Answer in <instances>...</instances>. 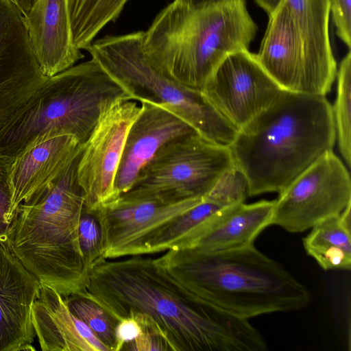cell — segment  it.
I'll return each mask as SVG.
<instances>
[{
    "mask_svg": "<svg viewBox=\"0 0 351 351\" xmlns=\"http://www.w3.org/2000/svg\"><path fill=\"white\" fill-rule=\"evenodd\" d=\"M102 258L90 269L82 293L117 321L132 317L173 351H265L248 321L208 305L183 289L156 258Z\"/></svg>",
    "mask_w": 351,
    "mask_h": 351,
    "instance_id": "1",
    "label": "cell"
},
{
    "mask_svg": "<svg viewBox=\"0 0 351 351\" xmlns=\"http://www.w3.org/2000/svg\"><path fill=\"white\" fill-rule=\"evenodd\" d=\"M336 133L326 96L282 90L272 104L237 131L228 146L245 176L248 196L281 191L326 152Z\"/></svg>",
    "mask_w": 351,
    "mask_h": 351,
    "instance_id": "2",
    "label": "cell"
},
{
    "mask_svg": "<svg viewBox=\"0 0 351 351\" xmlns=\"http://www.w3.org/2000/svg\"><path fill=\"white\" fill-rule=\"evenodd\" d=\"M156 261L196 299L239 318L298 311L311 301L307 288L254 245L217 252L172 248Z\"/></svg>",
    "mask_w": 351,
    "mask_h": 351,
    "instance_id": "3",
    "label": "cell"
},
{
    "mask_svg": "<svg viewBox=\"0 0 351 351\" xmlns=\"http://www.w3.org/2000/svg\"><path fill=\"white\" fill-rule=\"evenodd\" d=\"M80 156L50 187L18 206L6 235L14 254L40 284L65 298L86 291L89 272L78 240L85 209L77 180Z\"/></svg>",
    "mask_w": 351,
    "mask_h": 351,
    "instance_id": "4",
    "label": "cell"
},
{
    "mask_svg": "<svg viewBox=\"0 0 351 351\" xmlns=\"http://www.w3.org/2000/svg\"><path fill=\"white\" fill-rule=\"evenodd\" d=\"M121 98L131 99L93 58L47 77L0 132V164L8 165L34 136L50 129L84 144L102 113Z\"/></svg>",
    "mask_w": 351,
    "mask_h": 351,
    "instance_id": "5",
    "label": "cell"
},
{
    "mask_svg": "<svg viewBox=\"0 0 351 351\" xmlns=\"http://www.w3.org/2000/svg\"><path fill=\"white\" fill-rule=\"evenodd\" d=\"M258 27L245 0H228L204 7L182 3L162 33L165 54L184 84L202 90L230 55L249 50Z\"/></svg>",
    "mask_w": 351,
    "mask_h": 351,
    "instance_id": "6",
    "label": "cell"
},
{
    "mask_svg": "<svg viewBox=\"0 0 351 351\" xmlns=\"http://www.w3.org/2000/svg\"><path fill=\"white\" fill-rule=\"evenodd\" d=\"M142 36L143 31L106 36L94 40L86 51L126 88L132 100H147L162 105L204 138L229 146L238 130L201 90L186 87L156 71L144 57Z\"/></svg>",
    "mask_w": 351,
    "mask_h": 351,
    "instance_id": "7",
    "label": "cell"
},
{
    "mask_svg": "<svg viewBox=\"0 0 351 351\" xmlns=\"http://www.w3.org/2000/svg\"><path fill=\"white\" fill-rule=\"evenodd\" d=\"M232 167L228 146L193 132L164 145L119 197L166 202L204 197Z\"/></svg>",
    "mask_w": 351,
    "mask_h": 351,
    "instance_id": "8",
    "label": "cell"
},
{
    "mask_svg": "<svg viewBox=\"0 0 351 351\" xmlns=\"http://www.w3.org/2000/svg\"><path fill=\"white\" fill-rule=\"evenodd\" d=\"M348 167L328 151L295 178L274 200L271 225L302 232L351 204Z\"/></svg>",
    "mask_w": 351,
    "mask_h": 351,
    "instance_id": "9",
    "label": "cell"
},
{
    "mask_svg": "<svg viewBox=\"0 0 351 351\" xmlns=\"http://www.w3.org/2000/svg\"><path fill=\"white\" fill-rule=\"evenodd\" d=\"M137 101L118 99L101 115L77 165L85 209L94 210L117 199L115 182L128 132L139 114Z\"/></svg>",
    "mask_w": 351,
    "mask_h": 351,
    "instance_id": "10",
    "label": "cell"
},
{
    "mask_svg": "<svg viewBox=\"0 0 351 351\" xmlns=\"http://www.w3.org/2000/svg\"><path fill=\"white\" fill-rule=\"evenodd\" d=\"M204 197L166 202L119 197L92 210L101 232L104 258L143 255L149 240Z\"/></svg>",
    "mask_w": 351,
    "mask_h": 351,
    "instance_id": "11",
    "label": "cell"
},
{
    "mask_svg": "<svg viewBox=\"0 0 351 351\" xmlns=\"http://www.w3.org/2000/svg\"><path fill=\"white\" fill-rule=\"evenodd\" d=\"M201 90L239 130L269 107L282 89L256 54L243 50L228 56Z\"/></svg>",
    "mask_w": 351,
    "mask_h": 351,
    "instance_id": "12",
    "label": "cell"
},
{
    "mask_svg": "<svg viewBox=\"0 0 351 351\" xmlns=\"http://www.w3.org/2000/svg\"><path fill=\"white\" fill-rule=\"evenodd\" d=\"M82 149L83 145L75 136L55 129L34 136L7 165L10 196L8 223L20 204L50 187Z\"/></svg>",
    "mask_w": 351,
    "mask_h": 351,
    "instance_id": "13",
    "label": "cell"
},
{
    "mask_svg": "<svg viewBox=\"0 0 351 351\" xmlns=\"http://www.w3.org/2000/svg\"><path fill=\"white\" fill-rule=\"evenodd\" d=\"M38 64L23 17L0 3V132L47 80Z\"/></svg>",
    "mask_w": 351,
    "mask_h": 351,
    "instance_id": "14",
    "label": "cell"
},
{
    "mask_svg": "<svg viewBox=\"0 0 351 351\" xmlns=\"http://www.w3.org/2000/svg\"><path fill=\"white\" fill-rule=\"evenodd\" d=\"M41 284L0 238V351L35 350L32 311Z\"/></svg>",
    "mask_w": 351,
    "mask_h": 351,
    "instance_id": "15",
    "label": "cell"
},
{
    "mask_svg": "<svg viewBox=\"0 0 351 351\" xmlns=\"http://www.w3.org/2000/svg\"><path fill=\"white\" fill-rule=\"evenodd\" d=\"M141 109L128 132L115 182L119 197L132 187L142 169L167 143L196 132L159 104L140 100Z\"/></svg>",
    "mask_w": 351,
    "mask_h": 351,
    "instance_id": "16",
    "label": "cell"
},
{
    "mask_svg": "<svg viewBox=\"0 0 351 351\" xmlns=\"http://www.w3.org/2000/svg\"><path fill=\"white\" fill-rule=\"evenodd\" d=\"M285 1L302 49L307 95L326 96L337 72L329 36V0Z\"/></svg>",
    "mask_w": 351,
    "mask_h": 351,
    "instance_id": "17",
    "label": "cell"
},
{
    "mask_svg": "<svg viewBox=\"0 0 351 351\" xmlns=\"http://www.w3.org/2000/svg\"><path fill=\"white\" fill-rule=\"evenodd\" d=\"M274 207V200H261L224 208L206 219L173 248L217 252L254 245L261 232L271 225Z\"/></svg>",
    "mask_w": 351,
    "mask_h": 351,
    "instance_id": "18",
    "label": "cell"
},
{
    "mask_svg": "<svg viewBox=\"0 0 351 351\" xmlns=\"http://www.w3.org/2000/svg\"><path fill=\"white\" fill-rule=\"evenodd\" d=\"M23 19L35 57L45 77H52L84 58L73 42L69 0H38Z\"/></svg>",
    "mask_w": 351,
    "mask_h": 351,
    "instance_id": "19",
    "label": "cell"
},
{
    "mask_svg": "<svg viewBox=\"0 0 351 351\" xmlns=\"http://www.w3.org/2000/svg\"><path fill=\"white\" fill-rule=\"evenodd\" d=\"M32 322L43 351H108L89 327L75 316L56 290L40 287Z\"/></svg>",
    "mask_w": 351,
    "mask_h": 351,
    "instance_id": "20",
    "label": "cell"
},
{
    "mask_svg": "<svg viewBox=\"0 0 351 351\" xmlns=\"http://www.w3.org/2000/svg\"><path fill=\"white\" fill-rule=\"evenodd\" d=\"M256 57L282 90L307 95L302 49L285 0L269 16L267 27Z\"/></svg>",
    "mask_w": 351,
    "mask_h": 351,
    "instance_id": "21",
    "label": "cell"
},
{
    "mask_svg": "<svg viewBox=\"0 0 351 351\" xmlns=\"http://www.w3.org/2000/svg\"><path fill=\"white\" fill-rule=\"evenodd\" d=\"M243 194L237 181L222 176L203 200L161 229L146 245L143 255L173 248L206 219L217 211L243 202Z\"/></svg>",
    "mask_w": 351,
    "mask_h": 351,
    "instance_id": "22",
    "label": "cell"
},
{
    "mask_svg": "<svg viewBox=\"0 0 351 351\" xmlns=\"http://www.w3.org/2000/svg\"><path fill=\"white\" fill-rule=\"evenodd\" d=\"M304 248L324 270L351 269V204L311 228Z\"/></svg>",
    "mask_w": 351,
    "mask_h": 351,
    "instance_id": "23",
    "label": "cell"
},
{
    "mask_svg": "<svg viewBox=\"0 0 351 351\" xmlns=\"http://www.w3.org/2000/svg\"><path fill=\"white\" fill-rule=\"evenodd\" d=\"M129 0H69L72 39L78 49H86L99 32L120 15Z\"/></svg>",
    "mask_w": 351,
    "mask_h": 351,
    "instance_id": "24",
    "label": "cell"
},
{
    "mask_svg": "<svg viewBox=\"0 0 351 351\" xmlns=\"http://www.w3.org/2000/svg\"><path fill=\"white\" fill-rule=\"evenodd\" d=\"M337 94L332 111L336 141L348 168L351 165V52L341 60L337 72Z\"/></svg>",
    "mask_w": 351,
    "mask_h": 351,
    "instance_id": "25",
    "label": "cell"
},
{
    "mask_svg": "<svg viewBox=\"0 0 351 351\" xmlns=\"http://www.w3.org/2000/svg\"><path fill=\"white\" fill-rule=\"evenodd\" d=\"M65 299L71 312L89 327L108 351H115V328L118 321L97 302L82 293Z\"/></svg>",
    "mask_w": 351,
    "mask_h": 351,
    "instance_id": "26",
    "label": "cell"
},
{
    "mask_svg": "<svg viewBox=\"0 0 351 351\" xmlns=\"http://www.w3.org/2000/svg\"><path fill=\"white\" fill-rule=\"evenodd\" d=\"M80 247L86 268H90L104 258L101 232L98 220L92 210L84 209L78 226Z\"/></svg>",
    "mask_w": 351,
    "mask_h": 351,
    "instance_id": "27",
    "label": "cell"
},
{
    "mask_svg": "<svg viewBox=\"0 0 351 351\" xmlns=\"http://www.w3.org/2000/svg\"><path fill=\"white\" fill-rule=\"evenodd\" d=\"M329 5L336 34L350 50L351 0H329Z\"/></svg>",
    "mask_w": 351,
    "mask_h": 351,
    "instance_id": "28",
    "label": "cell"
},
{
    "mask_svg": "<svg viewBox=\"0 0 351 351\" xmlns=\"http://www.w3.org/2000/svg\"><path fill=\"white\" fill-rule=\"evenodd\" d=\"M143 330V326L132 317L119 321L115 328V351L122 350L125 345L136 339L142 333Z\"/></svg>",
    "mask_w": 351,
    "mask_h": 351,
    "instance_id": "29",
    "label": "cell"
},
{
    "mask_svg": "<svg viewBox=\"0 0 351 351\" xmlns=\"http://www.w3.org/2000/svg\"><path fill=\"white\" fill-rule=\"evenodd\" d=\"M6 167L0 166V238L7 235L10 226L8 217L10 196L6 182Z\"/></svg>",
    "mask_w": 351,
    "mask_h": 351,
    "instance_id": "30",
    "label": "cell"
},
{
    "mask_svg": "<svg viewBox=\"0 0 351 351\" xmlns=\"http://www.w3.org/2000/svg\"><path fill=\"white\" fill-rule=\"evenodd\" d=\"M124 346H126L125 349L128 350H168L166 345L160 337L145 328H143L142 333L136 339Z\"/></svg>",
    "mask_w": 351,
    "mask_h": 351,
    "instance_id": "31",
    "label": "cell"
},
{
    "mask_svg": "<svg viewBox=\"0 0 351 351\" xmlns=\"http://www.w3.org/2000/svg\"><path fill=\"white\" fill-rule=\"evenodd\" d=\"M38 0H11L23 16H25L34 8Z\"/></svg>",
    "mask_w": 351,
    "mask_h": 351,
    "instance_id": "32",
    "label": "cell"
},
{
    "mask_svg": "<svg viewBox=\"0 0 351 351\" xmlns=\"http://www.w3.org/2000/svg\"><path fill=\"white\" fill-rule=\"evenodd\" d=\"M268 16H270L282 0H253Z\"/></svg>",
    "mask_w": 351,
    "mask_h": 351,
    "instance_id": "33",
    "label": "cell"
},
{
    "mask_svg": "<svg viewBox=\"0 0 351 351\" xmlns=\"http://www.w3.org/2000/svg\"><path fill=\"white\" fill-rule=\"evenodd\" d=\"M191 5L204 7L224 2L228 0H184Z\"/></svg>",
    "mask_w": 351,
    "mask_h": 351,
    "instance_id": "34",
    "label": "cell"
}]
</instances>
